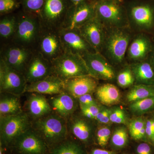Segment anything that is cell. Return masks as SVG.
Wrapping results in <instances>:
<instances>
[{"mask_svg": "<svg viewBox=\"0 0 154 154\" xmlns=\"http://www.w3.org/2000/svg\"><path fill=\"white\" fill-rule=\"evenodd\" d=\"M18 17L17 30L11 42L36 51L42 28L39 16L24 12Z\"/></svg>", "mask_w": 154, "mask_h": 154, "instance_id": "cell-1", "label": "cell"}, {"mask_svg": "<svg viewBox=\"0 0 154 154\" xmlns=\"http://www.w3.org/2000/svg\"><path fill=\"white\" fill-rule=\"evenodd\" d=\"M127 28H106V35L102 52L112 63L123 61L131 40Z\"/></svg>", "mask_w": 154, "mask_h": 154, "instance_id": "cell-2", "label": "cell"}, {"mask_svg": "<svg viewBox=\"0 0 154 154\" xmlns=\"http://www.w3.org/2000/svg\"><path fill=\"white\" fill-rule=\"evenodd\" d=\"M96 17L105 28H127L128 23L123 7L117 0L94 2Z\"/></svg>", "mask_w": 154, "mask_h": 154, "instance_id": "cell-3", "label": "cell"}, {"mask_svg": "<svg viewBox=\"0 0 154 154\" xmlns=\"http://www.w3.org/2000/svg\"><path fill=\"white\" fill-rule=\"evenodd\" d=\"M53 73L65 82L75 77L90 75L82 57L65 51L51 62Z\"/></svg>", "mask_w": 154, "mask_h": 154, "instance_id": "cell-4", "label": "cell"}, {"mask_svg": "<svg viewBox=\"0 0 154 154\" xmlns=\"http://www.w3.org/2000/svg\"><path fill=\"white\" fill-rule=\"evenodd\" d=\"M36 51L51 62L63 54L65 51L59 29L47 28L42 25Z\"/></svg>", "mask_w": 154, "mask_h": 154, "instance_id": "cell-5", "label": "cell"}, {"mask_svg": "<svg viewBox=\"0 0 154 154\" xmlns=\"http://www.w3.org/2000/svg\"><path fill=\"white\" fill-rule=\"evenodd\" d=\"M34 127L38 135L50 143L60 141L66 134L65 122L62 118L57 115L42 117L35 122Z\"/></svg>", "mask_w": 154, "mask_h": 154, "instance_id": "cell-6", "label": "cell"}, {"mask_svg": "<svg viewBox=\"0 0 154 154\" xmlns=\"http://www.w3.org/2000/svg\"><path fill=\"white\" fill-rule=\"evenodd\" d=\"M71 6L69 0H45L39 16L42 25L60 29Z\"/></svg>", "mask_w": 154, "mask_h": 154, "instance_id": "cell-7", "label": "cell"}, {"mask_svg": "<svg viewBox=\"0 0 154 154\" xmlns=\"http://www.w3.org/2000/svg\"><path fill=\"white\" fill-rule=\"evenodd\" d=\"M1 138L6 144L17 140L29 129V120L26 113L1 117Z\"/></svg>", "mask_w": 154, "mask_h": 154, "instance_id": "cell-8", "label": "cell"}, {"mask_svg": "<svg viewBox=\"0 0 154 154\" xmlns=\"http://www.w3.org/2000/svg\"><path fill=\"white\" fill-rule=\"evenodd\" d=\"M35 51L13 42H9L1 48L0 60L23 74Z\"/></svg>", "mask_w": 154, "mask_h": 154, "instance_id": "cell-9", "label": "cell"}, {"mask_svg": "<svg viewBox=\"0 0 154 154\" xmlns=\"http://www.w3.org/2000/svg\"><path fill=\"white\" fill-rule=\"evenodd\" d=\"M27 83L24 75L15 70L0 60L1 93L20 96L25 93Z\"/></svg>", "mask_w": 154, "mask_h": 154, "instance_id": "cell-10", "label": "cell"}, {"mask_svg": "<svg viewBox=\"0 0 154 154\" xmlns=\"http://www.w3.org/2000/svg\"><path fill=\"white\" fill-rule=\"evenodd\" d=\"M95 16L94 2L85 0L76 5L70 7L61 28L79 29Z\"/></svg>", "mask_w": 154, "mask_h": 154, "instance_id": "cell-11", "label": "cell"}, {"mask_svg": "<svg viewBox=\"0 0 154 154\" xmlns=\"http://www.w3.org/2000/svg\"><path fill=\"white\" fill-rule=\"evenodd\" d=\"M59 33L65 51L82 57L88 54L97 52L83 37L79 29L61 28Z\"/></svg>", "mask_w": 154, "mask_h": 154, "instance_id": "cell-12", "label": "cell"}, {"mask_svg": "<svg viewBox=\"0 0 154 154\" xmlns=\"http://www.w3.org/2000/svg\"><path fill=\"white\" fill-rule=\"evenodd\" d=\"M90 75L96 79L112 81L116 73L113 67L100 53L88 54L82 57Z\"/></svg>", "mask_w": 154, "mask_h": 154, "instance_id": "cell-13", "label": "cell"}, {"mask_svg": "<svg viewBox=\"0 0 154 154\" xmlns=\"http://www.w3.org/2000/svg\"><path fill=\"white\" fill-rule=\"evenodd\" d=\"M23 75L27 84L44 79L53 75L52 63L35 51Z\"/></svg>", "mask_w": 154, "mask_h": 154, "instance_id": "cell-14", "label": "cell"}, {"mask_svg": "<svg viewBox=\"0 0 154 154\" xmlns=\"http://www.w3.org/2000/svg\"><path fill=\"white\" fill-rule=\"evenodd\" d=\"M81 34L97 52L101 53L106 35V28L95 16L79 29Z\"/></svg>", "mask_w": 154, "mask_h": 154, "instance_id": "cell-15", "label": "cell"}, {"mask_svg": "<svg viewBox=\"0 0 154 154\" xmlns=\"http://www.w3.org/2000/svg\"><path fill=\"white\" fill-rule=\"evenodd\" d=\"M97 79L91 75L75 77L64 82L65 91L75 98L96 91L98 83Z\"/></svg>", "mask_w": 154, "mask_h": 154, "instance_id": "cell-16", "label": "cell"}, {"mask_svg": "<svg viewBox=\"0 0 154 154\" xmlns=\"http://www.w3.org/2000/svg\"><path fill=\"white\" fill-rule=\"evenodd\" d=\"M64 82L54 75L44 79L27 84L25 92L58 95L65 91Z\"/></svg>", "mask_w": 154, "mask_h": 154, "instance_id": "cell-17", "label": "cell"}, {"mask_svg": "<svg viewBox=\"0 0 154 154\" xmlns=\"http://www.w3.org/2000/svg\"><path fill=\"white\" fill-rule=\"evenodd\" d=\"M16 141L18 150L23 154H43L46 151V146L42 139L29 129Z\"/></svg>", "mask_w": 154, "mask_h": 154, "instance_id": "cell-18", "label": "cell"}, {"mask_svg": "<svg viewBox=\"0 0 154 154\" xmlns=\"http://www.w3.org/2000/svg\"><path fill=\"white\" fill-rule=\"evenodd\" d=\"M131 69L137 85L154 86V69L149 61L137 62Z\"/></svg>", "mask_w": 154, "mask_h": 154, "instance_id": "cell-19", "label": "cell"}, {"mask_svg": "<svg viewBox=\"0 0 154 154\" xmlns=\"http://www.w3.org/2000/svg\"><path fill=\"white\" fill-rule=\"evenodd\" d=\"M75 99L71 95L64 91L51 99V105L60 116L67 117L76 109L77 102Z\"/></svg>", "mask_w": 154, "mask_h": 154, "instance_id": "cell-20", "label": "cell"}, {"mask_svg": "<svg viewBox=\"0 0 154 154\" xmlns=\"http://www.w3.org/2000/svg\"><path fill=\"white\" fill-rule=\"evenodd\" d=\"M151 50L149 39L144 35H139L128 46V55L131 60L141 61L144 60Z\"/></svg>", "mask_w": 154, "mask_h": 154, "instance_id": "cell-21", "label": "cell"}, {"mask_svg": "<svg viewBox=\"0 0 154 154\" xmlns=\"http://www.w3.org/2000/svg\"><path fill=\"white\" fill-rule=\"evenodd\" d=\"M42 94L32 93L28 99L27 107L30 115L35 118H42L51 111V107Z\"/></svg>", "mask_w": 154, "mask_h": 154, "instance_id": "cell-22", "label": "cell"}, {"mask_svg": "<svg viewBox=\"0 0 154 154\" xmlns=\"http://www.w3.org/2000/svg\"><path fill=\"white\" fill-rule=\"evenodd\" d=\"M131 16L134 24L141 29H149L153 25V13L149 6L134 7L131 10Z\"/></svg>", "mask_w": 154, "mask_h": 154, "instance_id": "cell-23", "label": "cell"}, {"mask_svg": "<svg viewBox=\"0 0 154 154\" xmlns=\"http://www.w3.org/2000/svg\"><path fill=\"white\" fill-rule=\"evenodd\" d=\"M96 95L102 104L107 106L116 105L120 102L121 94L117 87L110 84H105L97 87Z\"/></svg>", "mask_w": 154, "mask_h": 154, "instance_id": "cell-24", "label": "cell"}, {"mask_svg": "<svg viewBox=\"0 0 154 154\" xmlns=\"http://www.w3.org/2000/svg\"><path fill=\"white\" fill-rule=\"evenodd\" d=\"M71 130L73 134L84 143H89L92 139L93 127L85 119H76L73 120L72 123Z\"/></svg>", "mask_w": 154, "mask_h": 154, "instance_id": "cell-25", "label": "cell"}, {"mask_svg": "<svg viewBox=\"0 0 154 154\" xmlns=\"http://www.w3.org/2000/svg\"><path fill=\"white\" fill-rule=\"evenodd\" d=\"M18 16L8 15L0 21V36L5 41H12L18 26Z\"/></svg>", "mask_w": 154, "mask_h": 154, "instance_id": "cell-26", "label": "cell"}, {"mask_svg": "<svg viewBox=\"0 0 154 154\" xmlns=\"http://www.w3.org/2000/svg\"><path fill=\"white\" fill-rule=\"evenodd\" d=\"M153 96L154 86L137 85L128 91L126 95V99L128 102L132 103Z\"/></svg>", "mask_w": 154, "mask_h": 154, "instance_id": "cell-27", "label": "cell"}, {"mask_svg": "<svg viewBox=\"0 0 154 154\" xmlns=\"http://www.w3.org/2000/svg\"><path fill=\"white\" fill-rule=\"evenodd\" d=\"M145 127L146 119L138 117L132 119L130 122L128 129L133 139L137 141L148 142L146 134Z\"/></svg>", "mask_w": 154, "mask_h": 154, "instance_id": "cell-28", "label": "cell"}, {"mask_svg": "<svg viewBox=\"0 0 154 154\" xmlns=\"http://www.w3.org/2000/svg\"><path fill=\"white\" fill-rule=\"evenodd\" d=\"M22 112L21 104L17 97H6L0 101L1 117L15 115Z\"/></svg>", "mask_w": 154, "mask_h": 154, "instance_id": "cell-29", "label": "cell"}, {"mask_svg": "<svg viewBox=\"0 0 154 154\" xmlns=\"http://www.w3.org/2000/svg\"><path fill=\"white\" fill-rule=\"evenodd\" d=\"M128 143V135L127 129L124 126L117 128L110 138L111 147L116 150L126 147Z\"/></svg>", "mask_w": 154, "mask_h": 154, "instance_id": "cell-30", "label": "cell"}, {"mask_svg": "<svg viewBox=\"0 0 154 154\" xmlns=\"http://www.w3.org/2000/svg\"><path fill=\"white\" fill-rule=\"evenodd\" d=\"M131 112L136 115H141L154 110V96L136 102L130 105Z\"/></svg>", "mask_w": 154, "mask_h": 154, "instance_id": "cell-31", "label": "cell"}, {"mask_svg": "<svg viewBox=\"0 0 154 154\" xmlns=\"http://www.w3.org/2000/svg\"><path fill=\"white\" fill-rule=\"evenodd\" d=\"M50 154H86L81 146L74 142L63 144L54 149Z\"/></svg>", "mask_w": 154, "mask_h": 154, "instance_id": "cell-32", "label": "cell"}, {"mask_svg": "<svg viewBox=\"0 0 154 154\" xmlns=\"http://www.w3.org/2000/svg\"><path fill=\"white\" fill-rule=\"evenodd\" d=\"M45 0H21L24 12L39 16Z\"/></svg>", "mask_w": 154, "mask_h": 154, "instance_id": "cell-33", "label": "cell"}, {"mask_svg": "<svg viewBox=\"0 0 154 154\" xmlns=\"http://www.w3.org/2000/svg\"><path fill=\"white\" fill-rule=\"evenodd\" d=\"M135 81L133 74L130 68L125 69L119 73L117 76L119 85L122 88H126L132 85Z\"/></svg>", "mask_w": 154, "mask_h": 154, "instance_id": "cell-34", "label": "cell"}, {"mask_svg": "<svg viewBox=\"0 0 154 154\" xmlns=\"http://www.w3.org/2000/svg\"><path fill=\"white\" fill-rule=\"evenodd\" d=\"M111 131L110 128L107 126L101 127L97 131L96 140L101 147L106 146L111 137Z\"/></svg>", "mask_w": 154, "mask_h": 154, "instance_id": "cell-35", "label": "cell"}, {"mask_svg": "<svg viewBox=\"0 0 154 154\" xmlns=\"http://www.w3.org/2000/svg\"><path fill=\"white\" fill-rule=\"evenodd\" d=\"M110 121L111 123L116 124H126L127 116L125 111L119 107H116L111 109Z\"/></svg>", "mask_w": 154, "mask_h": 154, "instance_id": "cell-36", "label": "cell"}, {"mask_svg": "<svg viewBox=\"0 0 154 154\" xmlns=\"http://www.w3.org/2000/svg\"><path fill=\"white\" fill-rule=\"evenodd\" d=\"M80 106L83 115L90 119H96V116L102 108V107H100L98 104Z\"/></svg>", "mask_w": 154, "mask_h": 154, "instance_id": "cell-37", "label": "cell"}, {"mask_svg": "<svg viewBox=\"0 0 154 154\" xmlns=\"http://www.w3.org/2000/svg\"><path fill=\"white\" fill-rule=\"evenodd\" d=\"M146 134L148 141L154 145V114L146 119Z\"/></svg>", "mask_w": 154, "mask_h": 154, "instance_id": "cell-38", "label": "cell"}, {"mask_svg": "<svg viewBox=\"0 0 154 154\" xmlns=\"http://www.w3.org/2000/svg\"><path fill=\"white\" fill-rule=\"evenodd\" d=\"M15 0H0V13L5 14L10 13L17 8Z\"/></svg>", "mask_w": 154, "mask_h": 154, "instance_id": "cell-39", "label": "cell"}, {"mask_svg": "<svg viewBox=\"0 0 154 154\" xmlns=\"http://www.w3.org/2000/svg\"><path fill=\"white\" fill-rule=\"evenodd\" d=\"M136 154H154V145L146 142H142L135 148Z\"/></svg>", "mask_w": 154, "mask_h": 154, "instance_id": "cell-40", "label": "cell"}, {"mask_svg": "<svg viewBox=\"0 0 154 154\" xmlns=\"http://www.w3.org/2000/svg\"><path fill=\"white\" fill-rule=\"evenodd\" d=\"M111 109L102 107V110L96 116V120L99 123L103 124H108L110 123V115Z\"/></svg>", "mask_w": 154, "mask_h": 154, "instance_id": "cell-41", "label": "cell"}, {"mask_svg": "<svg viewBox=\"0 0 154 154\" xmlns=\"http://www.w3.org/2000/svg\"><path fill=\"white\" fill-rule=\"evenodd\" d=\"M80 106H88L97 104L92 94H87L78 98Z\"/></svg>", "mask_w": 154, "mask_h": 154, "instance_id": "cell-42", "label": "cell"}, {"mask_svg": "<svg viewBox=\"0 0 154 154\" xmlns=\"http://www.w3.org/2000/svg\"><path fill=\"white\" fill-rule=\"evenodd\" d=\"M118 152L114 150H107L101 149H95L93 150L91 154H117Z\"/></svg>", "mask_w": 154, "mask_h": 154, "instance_id": "cell-43", "label": "cell"}, {"mask_svg": "<svg viewBox=\"0 0 154 154\" xmlns=\"http://www.w3.org/2000/svg\"><path fill=\"white\" fill-rule=\"evenodd\" d=\"M85 0H69L71 5H76Z\"/></svg>", "mask_w": 154, "mask_h": 154, "instance_id": "cell-44", "label": "cell"}, {"mask_svg": "<svg viewBox=\"0 0 154 154\" xmlns=\"http://www.w3.org/2000/svg\"><path fill=\"white\" fill-rule=\"evenodd\" d=\"M151 51H152V52L149 62L151 63L154 69V48L153 49H152Z\"/></svg>", "mask_w": 154, "mask_h": 154, "instance_id": "cell-45", "label": "cell"}, {"mask_svg": "<svg viewBox=\"0 0 154 154\" xmlns=\"http://www.w3.org/2000/svg\"><path fill=\"white\" fill-rule=\"evenodd\" d=\"M3 149L2 147L1 146V149H0V154H3Z\"/></svg>", "mask_w": 154, "mask_h": 154, "instance_id": "cell-46", "label": "cell"}, {"mask_svg": "<svg viewBox=\"0 0 154 154\" xmlns=\"http://www.w3.org/2000/svg\"><path fill=\"white\" fill-rule=\"evenodd\" d=\"M130 154L129 153H123V154Z\"/></svg>", "mask_w": 154, "mask_h": 154, "instance_id": "cell-47", "label": "cell"}]
</instances>
